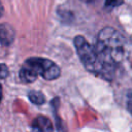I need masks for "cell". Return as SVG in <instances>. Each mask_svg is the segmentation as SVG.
Segmentation results:
<instances>
[{"label":"cell","instance_id":"cell-5","mask_svg":"<svg viewBox=\"0 0 132 132\" xmlns=\"http://www.w3.org/2000/svg\"><path fill=\"white\" fill-rule=\"evenodd\" d=\"M13 39V31L7 25H0V42L2 44H8Z\"/></svg>","mask_w":132,"mask_h":132},{"label":"cell","instance_id":"cell-6","mask_svg":"<svg viewBox=\"0 0 132 132\" xmlns=\"http://www.w3.org/2000/svg\"><path fill=\"white\" fill-rule=\"evenodd\" d=\"M29 99L34 104H38V105L44 103V100H45L43 94L41 92H37V91H31L29 93Z\"/></svg>","mask_w":132,"mask_h":132},{"label":"cell","instance_id":"cell-10","mask_svg":"<svg viewBox=\"0 0 132 132\" xmlns=\"http://www.w3.org/2000/svg\"><path fill=\"white\" fill-rule=\"evenodd\" d=\"M2 99V88H1V85H0V101Z\"/></svg>","mask_w":132,"mask_h":132},{"label":"cell","instance_id":"cell-4","mask_svg":"<svg viewBox=\"0 0 132 132\" xmlns=\"http://www.w3.org/2000/svg\"><path fill=\"white\" fill-rule=\"evenodd\" d=\"M33 132H53L52 122L43 116H39L34 119L32 123Z\"/></svg>","mask_w":132,"mask_h":132},{"label":"cell","instance_id":"cell-3","mask_svg":"<svg viewBox=\"0 0 132 132\" xmlns=\"http://www.w3.org/2000/svg\"><path fill=\"white\" fill-rule=\"evenodd\" d=\"M25 66L30 68L37 76L41 75L44 79L53 80L60 76L59 66L51 60L42 58H30L25 63Z\"/></svg>","mask_w":132,"mask_h":132},{"label":"cell","instance_id":"cell-8","mask_svg":"<svg viewBox=\"0 0 132 132\" xmlns=\"http://www.w3.org/2000/svg\"><path fill=\"white\" fill-rule=\"evenodd\" d=\"M8 74V69L4 64H0V79L6 77Z\"/></svg>","mask_w":132,"mask_h":132},{"label":"cell","instance_id":"cell-7","mask_svg":"<svg viewBox=\"0 0 132 132\" xmlns=\"http://www.w3.org/2000/svg\"><path fill=\"white\" fill-rule=\"evenodd\" d=\"M124 3V0H105L104 6L107 9H112L114 7H118Z\"/></svg>","mask_w":132,"mask_h":132},{"label":"cell","instance_id":"cell-11","mask_svg":"<svg viewBox=\"0 0 132 132\" xmlns=\"http://www.w3.org/2000/svg\"><path fill=\"white\" fill-rule=\"evenodd\" d=\"M81 1H84V2H87V3H89V2H92L93 0H81Z\"/></svg>","mask_w":132,"mask_h":132},{"label":"cell","instance_id":"cell-9","mask_svg":"<svg viewBox=\"0 0 132 132\" xmlns=\"http://www.w3.org/2000/svg\"><path fill=\"white\" fill-rule=\"evenodd\" d=\"M3 14V6H2V4H1V2H0V16Z\"/></svg>","mask_w":132,"mask_h":132},{"label":"cell","instance_id":"cell-2","mask_svg":"<svg viewBox=\"0 0 132 132\" xmlns=\"http://www.w3.org/2000/svg\"><path fill=\"white\" fill-rule=\"evenodd\" d=\"M74 45L76 47L78 57L84 64V66L90 71L95 74H98L102 77H104V71L103 67L99 61V58L97 56L96 50L93 45H91L82 36L78 35L74 38Z\"/></svg>","mask_w":132,"mask_h":132},{"label":"cell","instance_id":"cell-1","mask_svg":"<svg viewBox=\"0 0 132 132\" xmlns=\"http://www.w3.org/2000/svg\"><path fill=\"white\" fill-rule=\"evenodd\" d=\"M94 47L103 67L104 78L111 79L114 67L125 58L126 43L124 37L113 28L105 27L99 32Z\"/></svg>","mask_w":132,"mask_h":132}]
</instances>
